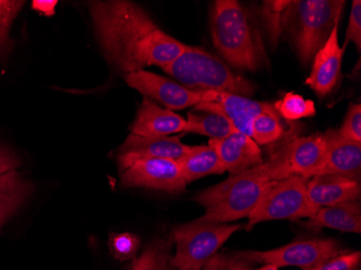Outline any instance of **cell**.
Instances as JSON below:
<instances>
[{"label": "cell", "mask_w": 361, "mask_h": 270, "mask_svg": "<svg viewBox=\"0 0 361 270\" xmlns=\"http://www.w3.org/2000/svg\"><path fill=\"white\" fill-rule=\"evenodd\" d=\"M172 237L152 241L130 270H178L172 263Z\"/></svg>", "instance_id": "cell-23"}, {"label": "cell", "mask_w": 361, "mask_h": 270, "mask_svg": "<svg viewBox=\"0 0 361 270\" xmlns=\"http://www.w3.org/2000/svg\"><path fill=\"white\" fill-rule=\"evenodd\" d=\"M186 121L170 109H162L152 99L142 101L137 117L130 128L131 133L139 137H169L184 132Z\"/></svg>", "instance_id": "cell-17"}, {"label": "cell", "mask_w": 361, "mask_h": 270, "mask_svg": "<svg viewBox=\"0 0 361 270\" xmlns=\"http://www.w3.org/2000/svg\"><path fill=\"white\" fill-rule=\"evenodd\" d=\"M283 135L285 129L277 111L262 113L253 121L251 137L259 146L275 143Z\"/></svg>", "instance_id": "cell-24"}, {"label": "cell", "mask_w": 361, "mask_h": 270, "mask_svg": "<svg viewBox=\"0 0 361 270\" xmlns=\"http://www.w3.org/2000/svg\"><path fill=\"white\" fill-rule=\"evenodd\" d=\"M56 5H58L56 0H34L32 8L44 16H51L56 12Z\"/></svg>", "instance_id": "cell-34"}, {"label": "cell", "mask_w": 361, "mask_h": 270, "mask_svg": "<svg viewBox=\"0 0 361 270\" xmlns=\"http://www.w3.org/2000/svg\"><path fill=\"white\" fill-rule=\"evenodd\" d=\"M345 1L295 0L286 12L283 32L287 34L302 64H310L338 27Z\"/></svg>", "instance_id": "cell-4"}, {"label": "cell", "mask_w": 361, "mask_h": 270, "mask_svg": "<svg viewBox=\"0 0 361 270\" xmlns=\"http://www.w3.org/2000/svg\"><path fill=\"white\" fill-rule=\"evenodd\" d=\"M210 24L213 44L228 64L251 72L269 65L259 28L250 12L239 1H214Z\"/></svg>", "instance_id": "cell-2"}, {"label": "cell", "mask_w": 361, "mask_h": 270, "mask_svg": "<svg viewBox=\"0 0 361 270\" xmlns=\"http://www.w3.org/2000/svg\"><path fill=\"white\" fill-rule=\"evenodd\" d=\"M109 249L119 261L135 259L140 247V238L133 233H113L109 237Z\"/></svg>", "instance_id": "cell-28"}, {"label": "cell", "mask_w": 361, "mask_h": 270, "mask_svg": "<svg viewBox=\"0 0 361 270\" xmlns=\"http://www.w3.org/2000/svg\"><path fill=\"white\" fill-rule=\"evenodd\" d=\"M345 49L338 44V27H336L324 46L314 56L312 73L306 79V85L313 89L318 97L330 94L338 85Z\"/></svg>", "instance_id": "cell-15"}, {"label": "cell", "mask_w": 361, "mask_h": 270, "mask_svg": "<svg viewBox=\"0 0 361 270\" xmlns=\"http://www.w3.org/2000/svg\"><path fill=\"white\" fill-rule=\"evenodd\" d=\"M123 188H143L176 194L185 190L180 166L176 160L144 159L133 162L121 172Z\"/></svg>", "instance_id": "cell-10"}, {"label": "cell", "mask_w": 361, "mask_h": 270, "mask_svg": "<svg viewBox=\"0 0 361 270\" xmlns=\"http://www.w3.org/2000/svg\"><path fill=\"white\" fill-rule=\"evenodd\" d=\"M271 182L263 164L243 173L232 174L195 197L206 210L200 221L226 224L248 217Z\"/></svg>", "instance_id": "cell-3"}, {"label": "cell", "mask_w": 361, "mask_h": 270, "mask_svg": "<svg viewBox=\"0 0 361 270\" xmlns=\"http://www.w3.org/2000/svg\"><path fill=\"white\" fill-rule=\"evenodd\" d=\"M236 131L228 118L214 111H196L188 113L185 133L200 134L210 140H221Z\"/></svg>", "instance_id": "cell-22"}, {"label": "cell", "mask_w": 361, "mask_h": 270, "mask_svg": "<svg viewBox=\"0 0 361 270\" xmlns=\"http://www.w3.org/2000/svg\"><path fill=\"white\" fill-rule=\"evenodd\" d=\"M257 270H278V268L274 265H265L264 267L259 268Z\"/></svg>", "instance_id": "cell-35"}, {"label": "cell", "mask_w": 361, "mask_h": 270, "mask_svg": "<svg viewBox=\"0 0 361 270\" xmlns=\"http://www.w3.org/2000/svg\"><path fill=\"white\" fill-rule=\"evenodd\" d=\"M208 145L216 149L225 171L232 174L243 173L264 162L252 137L237 130L224 139L210 140Z\"/></svg>", "instance_id": "cell-16"}, {"label": "cell", "mask_w": 361, "mask_h": 270, "mask_svg": "<svg viewBox=\"0 0 361 270\" xmlns=\"http://www.w3.org/2000/svg\"><path fill=\"white\" fill-rule=\"evenodd\" d=\"M290 1H264L262 8V16L269 34V39L274 44H277L285 27L286 12Z\"/></svg>", "instance_id": "cell-26"}, {"label": "cell", "mask_w": 361, "mask_h": 270, "mask_svg": "<svg viewBox=\"0 0 361 270\" xmlns=\"http://www.w3.org/2000/svg\"><path fill=\"white\" fill-rule=\"evenodd\" d=\"M241 255L253 264L262 263L276 267L299 266L313 270L341 253V245L334 239H302L271 251H245Z\"/></svg>", "instance_id": "cell-9"}, {"label": "cell", "mask_w": 361, "mask_h": 270, "mask_svg": "<svg viewBox=\"0 0 361 270\" xmlns=\"http://www.w3.org/2000/svg\"><path fill=\"white\" fill-rule=\"evenodd\" d=\"M360 252L338 254L322 263L313 270H360Z\"/></svg>", "instance_id": "cell-31"}, {"label": "cell", "mask_w": 361, "mask_h": 270, "mask_svg": "<svg viewBox=\"0 0 361 270\" xmlns=\"http://www.w3.org/2000/svg\"><path fill=\"white\" fill-rule=\"evenodd\" d=\"M240 228L241 225L216 224L202 222L200 219L176 227L172 231V240L176 245L172 263L178 270L202 269Z\"/></svg>", "instance_id": "cell-6"}, {"label": "cell", "mask_w": 361, "mask_h": 270, "mask_svg": "<svg viewBox=\"0 0 361 270\" xmlns=\"http://www.w3.org/2000/svg\"><path fill=\"white\" fill-rule=\"evenodd\" d=\"M278 115L289 121H299L302 118L316 115L315 103L297 93L289 92L274 104Z\"/></svg>", "instance_id": "cell-25"}, {"label": "cell", "mask_w": 361, "mask_h": 270, "mask_svg": "<svg viewBox=\"0 0 361 270\" xmlns=\"http://www.w3.org/2000/svg\"><path fill=\"white\" fill-rule=\"evenodd\" d=\"M19 164L20 160L10 150L0 146V176L14 171Z\"/></svg>", "instance_id": "cell-33"}, {"label": "cell", "mask_w": 361, "mask_h": 270, "mask_svg": "<svg viewBox=\"0 0 361 270\" xmlns=\"http://www.w3.org/2000/svg\"><path fill=\"white\" fill-rule=\"evenodd\" d=\"M348 42H353L357 47V50L360 52L361 49V1L354 0L352 10H350V21H348V30L345 34V42L344 48H346Z\"/></svg>", "instance_id": "cell-32"}, {"label": "cell", "mask_w": 361, "mask_h": 270, "mask_svg": "<svg viewBox=\"0 0 361 270\" xmlns=\"http://www.w3.org/2000/svg\"><path fill=\"white\" fill-rule=\"evenodd\" d=\"M338 133L341 137L361 143V105L350 104Z\"/></svg>", "instance_id": "cell-30"}, {"label": "cell", "mask_w": 361, "mask_h": 270, "mask_svg": "<svg viewBox=\"0 0 361 270\" xmlns=\"http://www.w3.org/2000/svg\"><path fill=\"white\" fill-rule=\"evenodd\" d=\"M255 264L239 253H216L200 270H251Z\"/></svg>", "instance_id": "cell-29"}, {"label": "cell", "mask_w": 361, "mask_h": 270, "mask_svg": "<svg viewBox=\"0 0 361 270\" xmlns=\"http://www.w3.org/2000/svg\"><path fill=\"white\" fill-rule=\"evenodd\" d=\"M164 70L180 85L196 92L214 91L249 97L257 91L255 83L233 72L220 59L198 47H186Z\"/></svg>", "instance_id": "cell-5"}, {"label": "cell", "mask_w": 361, "mask_h": 270, "mask_svg": "<svg viewBox=\"0 0 361 270\" xmlns=\"http://www.w3.org/2000/svg\"><path fill=\"white\" fill-rule=\"evenodd\" d=\"M326 156L319 174H334L360 182L361 143L341 137L338 131L329 129L324 133Z\"/></svg>", "instance_id": "cell-14"}, {"label": "cell", "mask_w": 361, "mask_h": 270, "mask_svg": "<svg viewBox=\"0 0 361 270\" xmlns=\"http://www.w3.org/2000/svg\"><path fill=\"white\" fill-rule=\"evenodd\" d=\"M32 190V185L16 170L0 176V227L25 202Z\"/></svg>", "instance_id": "cell-21"}, {"label": "cell", "mask_w": 361, "mask_h": 270, "mask_svg": "<svg viewBox=\"0 0 361 270\" xmlns=\"http://www.w3.org/2000/svg\"><path fill=\"white\" fill-rule=\"evenodd\" d=\"M90 12L105 58L126 75L153 65L164 70L188 47L168 35L133 1H93Z\"/></svg>", "instance_id": "cell-1"}, {"label": "cell", "mask_w": 361, "mask_h": 270, "mask_svg": "<svg viewBox=\"0 0 361 270\" xmlns=\"http://www.w3.org/2000/svg\"><path fill=\"white\" fill-rule=\"evenodd\" d=\"M204 102L194 107L196 111H214L228 118L237 131L251 137L252 123L257 116L267 111H276L273 104L257 102L255 99L233 93L204 92Z\"/></svg>", "instance_id": "cell-12"}, {"label": "cell", "mask_w": 361, "mask_h": 270, "mask_svg": "<svg viewBox=\"0 0 361 270\" xmlns=\"http://www.w3.org/2000/svg\"><path fill=\"white\" fill-rule=\"evenodd\" d=\"M24 4V1L0 0V59L7 56L9 52L11 47L10 28Z\"/></svg>", "instance_id": "cell-27"}, {"label": "cell", "mask_w": 361, "mask_h": 270, "mask_svg": "<svg viewBox=\"0 0 361 270\" xmlns=\"http://www.w3.org/2000/svg\"><path fill=\"white\" fill-rule=\"evenodd\" d=\"M304 226L310 229L332 228L344 233H360L361 204L359 201L342 202L334 206L322 207L310 217Z\"/></svg>", "instance_id": "cell-19"}, {"label": "cell", "mask_w": 361, "mask_h": 270, "mask_svg": "<svg viewBox=\"0 0 361 270\" xmlns=\"http://www.w3.org/2000/svg\"><path fill=\"white\" fill-rule=\"evenodd\" d=\"M361 183L334 174H319L307 183V197L318 208L358 201Z\"/></svg>", "instance_id": "cell-18"}, {"label": "cell", "mask_w": 361, "mask_h": 270, "mask_svg": "<svg viewBox=\"0 0 361 270\" xmlns=\"http://www.w3.org/2000/svg\"><path fill=\"white\" fill-rule=\"evenodd\" d=\"M178 162L186 184L204 176L225 172L216 149L209 145L192 146L190 153Z\"/></svg>", "instance_id": "cell-20"}, {"label": "cell", "mask_w": 361, "mask_h": 270, "mask_svg": "<svg viewBox=\"0 0 361 270\" xmlns=\"http://www.w3.org/2000/svg\"><path fill=\"white\" fill-rule=\"evenodd\" d=\"M128 86L154 102L161 103L170 111H180L204 102V92L185 88L176 81L170 80L154 73L141 72L125 75Z\"/></svg>", "instance_id": "cell-11"}, {"label": "cell", "mask_w": 361, "mask_h": 270, "mask_svg": "<svg viewBox=\"0 0 361 270\" xmlns=\"http://www.w3.org/2000/svg\"><path fill=\"white\" fill-rule=\"evenodd\" d=\"M308 180L302 176L271 180L249 214L247 228L267 221L310 219L315 215L320 208L308 199Z\"/></svg>", "instance_id": "cell-7"}, {"label": "cell", "mask_w": 361, "mask_h": 270, "mask_svg": "<svg viewBox=\"0 0 361 270\" xmlns=\"http://www.w3.org/2000/svg\"><path fill=\"white\" fill-rule=\"evenodd\" d=\"M326 139L322 133L287 141L267 161L263 162L271 180L291 176L310 178L319 173L326 156Z\"/></svg>", "instance_id": "cell-8"}, {"label": "cell", "mask_w": 361, "mask_h": 270, "mask_svg": "<svg viewBox=\"0 0 361 270\" xmlns=\"http://www.w3.org/2000/svg\"><path fill=\"white\" fill-rule=\"evenodd\" d=\"M192 146L185 145L178 137H139L130 134L119 147L118 160L121 172L137 160H180L188 155Z\"/></svg>", "instance_id": "cell-13"}]
</instances>
